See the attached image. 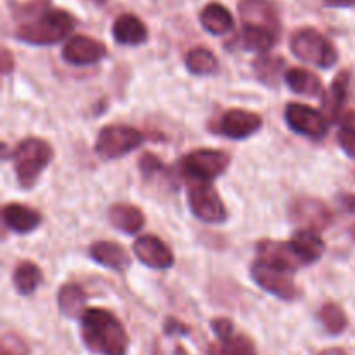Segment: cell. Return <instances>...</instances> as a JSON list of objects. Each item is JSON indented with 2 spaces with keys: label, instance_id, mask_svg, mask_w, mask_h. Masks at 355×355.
Returning a JSON list of instances; mask_svg holds the SVG:
<instances>
[{
  "label": "cell",
  "instance_id": "1",
  "mask_svg": "<svg viewBox=\"0 0 355 355\" xmlns=\"http://www.w3.org/2000/svg\"><path fill=\"white\" fill-rule=\"evenodd\" d=\"M23 23L14 31L19 42L31 45H54L64 40L75 28V17L64 9H51L49 0H35L21 10Z\"/></svg>",
  "mask_w": 355,
  "mask_h": 355
},
{
  "label": "cell",
  "instance_id": "2",
  "mask_svg": "<svg viewBox=\"0 0 355 355\" xmlns=\"http://www.w3.org/2000/svg\"><path fill=\"white\" fill-rule=\"evenodd\" d=\"M82 321V340L87 349L99 355H127L128 335L123 324L106 309H87Z\"/></svg>",
  "mask_w": 355,
  "mask_h": 355
},
{
  "label": "cell",
  "instance_id": "3",
  "mask_svg": "<svg viewBox=\"0 0 355 355\" xmlns=\"http://www.w3.org/2000/svg\"><path fill=\"white\" fill-rule=\"evenodd\" d=\"M54 158V149L47 141L38 137H26L12 151L14 172L23 189H30L38 182L44 170Z\"/></svg>",
  "mask_w": 355,
  "mask_h": 355
},
{
  "label": "cell",
  "instance_id": "4",
  "mask_svg": "<svg viewBox=\"0 0 355 355\" xmlns=\"http://www.w3.org/2000/svg\"><path fill=\"white\" fill-rule=\"evenodd\" d=\"M290 49L298 59L318 68H331L338 61L336 47L315 28H300L291 35Z\"/></svg>",
  "mask_w": 355,
  "mask_h": 355
},
{
  "label": "cell",
  "instance_id": "5",
  "mask_svg": "<svg viewBox=\"0 0 355 355\" xmlns=\"http://www.w3.org/2000/svg\"><path fill=\"white\" fill-rule=\"evenodd\" d=\"M231 156L218 149H198L182 158L180 168L187 182H211L227 170Z\"/></svg>",
  "mask_w": 355,
  "mask_h": 355
},
{
  "label": "cell",
  "instance_id": "6",
  "mask_svg": "<svg viewBox=\"0 0 355 355\" xmlns=\"http://www.w3.org/2000/svg\"><path fill=\"white\" fill-rule=\"evenodd\" d=\"M144 137L130 125H107L101 128L96 141V153L104 159H118L142 144Z\"/></svg>",
  "mask_w": 355,
  "mask_h": 355
},
{
  "label": "cell",
  "instance_id": "7",
  "mask_svg": "<svg viewBox=\"0 0 355 355\" xmlns=\"http://www.w3.org/2000/svg\"><path fill=\"white\" fill-rule=\"evenodd\" d=\"M250 272H252L253 281L262 290L274 295V297L281 298V300L293 302L300 297V290L295 284L290 270L270 266V263L263 262V260H257L252 266V269H250Z\"/></svg>",
  "mask_w": 355,
  "mask_h": 355
},
{
  "label": "cell",
  "instance_id": "8",
  "mask_svg": "<svg viewBox=\"0 0 355 355\" xmlns=\"http://www.w3.org/2000/svg\"><path fill=\"white\" fill-rule=\"evenodd\" d=\"M187 201L194 217L208 224H220L227 218L224 201L210 182H187Z\"/></svg>",
  "mask_w": 355,
  "mask_h": 355
},
{
  "label": "cell",
  "instance_id": "9",
  "mask_svg": "<svg viewBox=\"0 0 355 355\" xmlns=\"http://www.w3.org/2000/svg\"><path fill=\"white\" fill-rule=\"evenodd\" d=\"M288 127L297 134L305 135L309 139H324L328 134V118L321 111L307 106L302 103H291L286 106L284 111Z\"/></svg>",
  "mask_w": 355,
  "mask_h": 355
},
{
  "label": "cell",
  "instance_id": "10",
  "mask_svg": "<svg viewBox=\"0 0 355 355\" xmlns=\"http://www.w3.org/2000/svg\"><path fill=\"white\" fill-rule=\"evenodd\" d=\"M291 220L302 229L322 231L333 224V214L324 201L312 196H300L291 203Z\"/></svg>",
  "mask_w": 355,
  "mask_h": 355
},
{
  "label": "cell",
  "instance_id": "11",
  "mask_svg": "<svg viewBox=\"0 0 355 355\" xmlns=\"http://www.w3.org/2000/svg\"><path fill=\"white\" fill-rule=\"evenodd\" d=\"M107 49L97 38L89 35H75L62 49V59L73 66H90L106 58Z\"/></svg>",
  "mask_w": 355,
  "mask_h": 355
},
{
  "label": "cell",
  "instance_id": "12",
  "mask_svg": "<svg viewBox=\"0 0 355 355\" xmlns=\"http://www.w3.org/2000/svg\"><path fill=\"white\" fill-rule=\"evenodd\" d=\"M260 128H262L260 114L241 110V107L227 110L218 120V132L225 137L236 139V141L248 139L250 135L257 134Z\"/></svg>",
  "mask_w": 355,
  "mask_h": 355
},
{
  "label": "cell",
  "instance_id": "13",
  "mask_svg": "<svg viewBox=\"0 0 355 355\" xmlns=\"http://www.w3.org/2000/svg\"><path fill=\"white\" fill-rule=\"evenodd\" d=\"M350 78H352L350 71L347 69L340 71L322 96V110L328 121H345L352 114L347 111V104L350 99Z\"/></svg>",
  "mask_w": 355,
  "mask_h": 355
},
{
  "label": "cell",
  "instance_id": "14",
  "mask_svg": "<svg viewBox=\"0 0 355 355\" xmlns=\"http://www.w3.org/2000/svg\"><path fill=\"white\" fill-rule=\"evenodd\" d=\"M238 9L245 26L266 28L279 35V14L270 0H239Z\"/></svg>",
  "mask_w": 355,
  "mask_h": 355
},
{
  "label": "cell",
  "instance_id": "15",
  "mask_svg": "<svg viewBox=\"0 0 355 355\" xmlns=\"http://www.w3.org/2000/svg\"><path fill=\"white\" fill-rule=\"evenodd\" d=\"M257 253H259V260H263V262L279 267V269L290 270V272L304 267V262L290 241L266 239V241H260L257 245Z\"/></svg>",
  "mask_w": 355,
  "mask_h": 355
},
{
  "label": "cell",
  "instance_id": "16",
  "mask_svg": "<svg viewBox=\"0 0 355 355\" xmlns=\"http://www.w3.org/2000/svg\"><path fill=\"white\" fill-rule=\"evenodd\" d=\"M134 253L144 266L158 270L170 269L175 260L172 250L156 236H141L135 239Z\"/></svg>",
  "mask_w": 355,
  "mask_h": 355
},
{
  "label": "cell",
  "instance_id": "17",
  "mask_svg": "<svg viewBox=\"0 0 355 355\" xmlns=\"http://www.w3.org/2000/svg\"><path fill=\"white\" fill-rule=\"evenodd\" d=\"M111 33H113L114 42L120 45H142L148 42L149 37L144 21L130 12L121 14L114 19Z\"/></svg>",
  "mask_w": 355,
  "mask_h": 355
},
{
  "label": "cell",
  "instance_id": "18",
  "mask_svg": "<svg viewBox=\"0 0 355 355\" xmlns=\"http://www.w3.org/2000/svg\"><path fill=\"white\" fill-rule=\"evenodd\" d=\"M3 224L17 234H28L42 224V215L35 208L21 203H7L2 210Z\"/></svg>",
  "mask_w": 355,
  "mask_h": 355
},
{
  "label": "cell",
  "instance_id": "19",
  "mask_svg": "<svg viewBox=\"0 0 355 355\" xmlns=\"http://www.w3.org/2000/svg\"><path fill=\"white\" fill-rule=\"evenodd\" d=\"M107 218L114 229L125 234H137L144 227L146 217L142 210L130 203H118L107 210Z\"/></svg>",
  "mask_w": 355,
  "mask_h": 355
},
{
  "label": "cell",
  "instance_id": "20",
  "mask_svg": "<svg viewBox=\"0 0 355 355\" xmlns=\"http://www.w3.org/2000/svg\"><path fill=\"white\" fill-rule=\"evenodd\" d=\"M90 257L99 266L113 270H125L130 266L128 253L125 252L120 243L114 241H97L90 246Z\"/></svg>",
  "mask_w": 355,
  "mask_h": 355
},
{
  "label": "cell",
  "instance_id": "21",
  "mask_svg": "<svg viewBox=\"0 0 355 355\" xmlns=\"http://www.w3.org/2000/svg\"><path fill=\"white\" fill-rule=\"evenodd\" d=\"M200 23L208 33L225 35L234 28V17L225 6L218 2H210L201 9Z\"/></svg>",
  "mask_w": 355,
  "mask_h": 355
},
{
  "label": "cell",
  "instance_id": "22",
  "mask_svg": "<svg viewBox=\"0 0 355 355\" xmlns=\"http://www.w3.org/2000/svg\"><path fill=\"white\" fill-rule=\"evenodd\" d=\"M290 243L293 245L295 252L298 253L304 266L315 263L321 259L322 253H324V241L318 234V231H312V229H300V231H297Z\"/></svg>",
  "mask_w": 355,
  "mask_h": 355
},
{
  "label": "cell",
  "instance_id": "23",
  "mask_svg": "<svg viewBox=\"0 0 355 355\" xmlns=\"http://www.w3.org/2000/svg\"><path fill=\"white\" fill-rule=\"evenodd\" d=\"M208 355H257L252 340L241 333H231L217 336L215 342L208 345Z\"/></svg>",
  "mask_w": 355,
  "mask_h": 355
},
{
  "label": "cell",
  "instance_id": "24",
  "mask_svg": "<svg viewBox=\"0 0 355 355\" xmlns=\"http://www.w3.org/2000/svg\"><path fill=\"white\" fill-rule=\"evenodd\" d=\"M288 87L295 94L307 97H319L322 94V82L315 73L305 68H290L284 73Z\"/></svg>",
  "mask_w": 355,
  "mask_h": 355
},
{
  "label": "cell",
  "instance_id": "25",
  "mask_svg": "<svg viewBox=\"0 0 355 355\" xmlns=\"http://www.w3.org/2000/svg\"><path fill=\"white\" fill-rule=\"evenodd\" d=\"M87 295L76 283H66L62 284L61 290L58 293V305L59 311L66 315V318H82L83 312L87 311L85 307Z\"/></svg>",
  "mask_w": 355,
  "mask_h": 355
},
{
  "label": "cell",
  "instance_id": "26",
  "mask_svg": "<svg viewBox=\"0 0 355 355\" xmlns=\"http://www.w3.org/2000/svg\"><path fill=\"white\" fill-rule=\"evenodd\" d=\"M12 283L19 295H31L42 283V270L31 260H23L12 272Z\"/></svg>",
  "mask_w": 355,
  "mask_h": 355
},
{
  "label": "cell",
  "instance_id": "27",
  "mask_svg": "<svg viewBox=\"0 0 355 355\" xmlns=\"http://www.w3.org/2000/svg\"><path fill=\"white\" fill-rule=\"evenodd\" d=\"M279 35L274 33V31L266 30V28L259 26H243L241 31V45L243 49L252 52H260V54H266L270 49L276 45Z\"/></svg>",
  "mask_w": 355,
  "mask_h": 355
},
{
  "label": "cell",
  "instance_id": "28",
  "mask_svg": "<svg viewBox=\"0 0 355 355\" xmlns=\"http://www.w3.org/2000/svg\"><path fill=\"white\" fill-rule=\"evenodd\" d=\"M186 68L191 75L208 76L218 71V59L207 47H194L186 55Z\"/></svg>",
  "mask_w": 355,
  "mask_h": 355
},
{
  "label": "cell",
  "instance_id": "29",
  "mask_svg": "<svg viewBox=\"0 0 355 355\" xmlns=\"http://www.w3.org/2000/svg\"><path fill=\"white\" fill-rule=\"evenodd\" d=\"M319 319H321L326 331L331 333V335H342L349 326L345 311L335 302H328V304L322 305L321 311H319Z\"/></svg>",
  "mask_w": 355,
  "mask_h": 355
},
{
  "label": "cell",
  "instance_id": "30",
  "mask_svg": "<svg viewBox=\"0 0 355 355\" xmlns=\"http://www.w3.org/2000/svg\"><path fill=\"white\" fill-rule=\"evenodd\" d=\"M255 71L262 83H274L279 76L281 68L284 66L283 58H276V55L260 54V58L255 61Z\"/></svg>",
  "mask_w": 355,
  "mask_h": 355
},
{
  "label": "cell",
  "instance_id": "31",
  "mask_svg": "<svg viewBox=\"0 0 355 355\" xmlns=\"http://www.w3.org/2000/svg\"><path fill=\"white\" fill-rule=\"evenodd\" d=\"M338 142L343 148V151L349 156L355 158V123L354 114H350L345 121L342 123V128L338 132Z\"/></svg>",
  "mask_w": 355,
  "mask_h": 355
},
{
  "label": "cell",
  "instance_id": "32",
  "mask_svg": "<svg viewBox=\"0 0 355 355\" xmlns=\"http://www.w3.org/2000/svg\"><path fill=\"white\" fill-rule=\"evenodd\" d=\"M0 355H28V349L23 340L16 335H3L2 354Z\"/></svg>",
  "mask_w": 355,
  "mask_h": 355
},
{
  "label": "cell",
  "instance_id": "33",
  "mask_svg": "<svg viewBox=\"0 0 355 355\" xmlns=\"http://www.w3.org/2000/svg\"><path fill=\"white\" fill-rule=\"evenodd\" d=\"M139 165H141V172L144 173V177L155 175L156 172L163 168V163L155 155H144Z\"/></svg>",
  "mask_w": 355,
  "mask_h": 355
},
{
  "label": "cell",
  "instance_id": "34",
  "mask_svg": "<svg viewBox=\"0 0 355 355\" xmlns=\"http://www.w3.org/2000/svg\"><path fill=\"white\" fill-rule=\"evenodd\" d=\"M153 355H189L186 352L180 343H173V345H166L162 340H156L155 349H153Z\"/></svg>",
  "mask_w": 355,
  "mask_h": 355
},
{
  "label": "cell",
  "instance_id": "35",
  "mask_svg": "<svg viewBox=\"0 0 355 355\" xmlns=\"http://www.w3.org/2000/svg\"><path fill=\"white\" fill-rule=\"evenodd\" d=\"M211 329H214L217 336H225L234 333V324H232V321H229V319L218 318L211 321Z\"/></svg>",
  "mask_w": 355,
  "mask_h": 355
},
{
  "label": "cell",
  "instance_id": "36",
  "mask_svg": "<svg viewBox=\"0 0 355 355\" xmlns=\"http://www.w3.org/2000/svg\"><path fill=\"white\" fill-rule=\"evenodd\" d=\"M0 69H2V75H9L14 69V58L7 47H3L0 54Z\"/></svg>",
  "mask_w": 355,
  "mask_h": 355
},
{
  "label": "cell",
  "instance_id": "37",
  "mask_svg": "<svg viewBox=\"0 0 355 355\" xmlns=\"http://www.w3.org/2000/svg\"><path fill=\"white\" fill-rule=\"evenodd\" d=\"M326 7H354L355 0H322Z\"/></svg>",
  "mask_w": 355,
  "mask_h": 355
},
{
  "label": "cell",
  "instance_id": "38",
  "mask_svg": "<svg viewBox=\"0 0 355 355\" xmlns=\"http://www.w3.org/2000/svg\"><path fill=\"white\" fill-rule=\"evenodd\" d=\"M340 200H342L343 208H347L349 211H355V196L354 194H345V196H342Z\"/></svg>",
  "mask_w": 355,
  "mask_h": 355
},
{
  "label": "cell",
  "instance_id": "39",
  "mask_svg": "<svg viewBox=\"0 0 355 355\" xmlns=\"http://www.w3.org/2000/svg\"><path fill=\"white\" fill-rule=\"evenodd\" d=\"M319 355H349L343 349H326Z\"/></svg>",
  "mask_w": 355,
  "mask_h": 355
},
{
  "label": "cell",
  "instance_id": "40",
  "mask_svg": "<svg viewBox=\"0 0 355 355\" xmlns=\"http://www.w3.org/2000/svg\"><path fill=\"white\" fill-rule=\"evenodd\" d=\"M92 2H96V3H104V2H106V0H92Z\"/></svg>",
  "mask_w": 355,
  "mask_h": 355
},
{
  "label": "cell",
  "instance_id": "41",
  "mask_svg": "<svg viewBox=\"0 0 355 355\" xmlns=\"http://www.w3.org/2000/svg\"><path fill=\"white\" fill-rule=\"evenodd\" d=\"M352 236L355 238V225H354V229H352Z\"/></svg>",
  "mask_w": 355,
  "mask_h": 355
}]
</instances>
